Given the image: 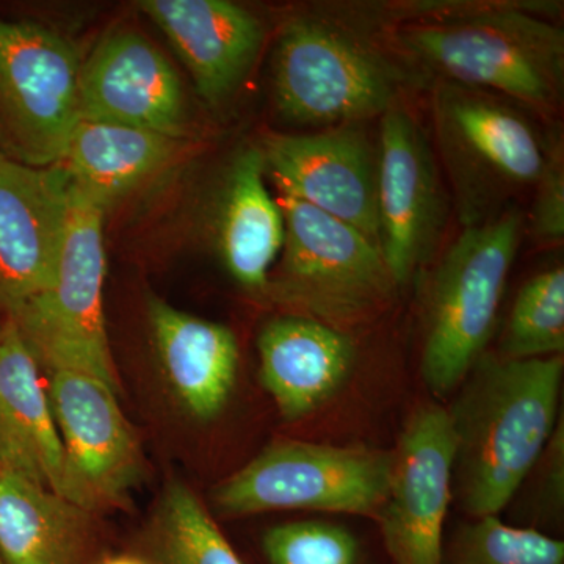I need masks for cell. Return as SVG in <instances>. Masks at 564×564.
Instances as JSON below:
<instances>
[{
	"instance_id": "18",
	"label": "cell",
	"mask_w": 564,
	"mask_h": 564,
	"mask_svg": "<svg viewBox=\"0 0 564 564\" xmlns=\"http://www.w3.org/2000/svg\"><path fill=\"white\" fill-rule=\"evenodd\" d=\"M258 348L262 386L289 422L321 410L348 380L356 358L347 333L289 314L263 326Z\"/></svg>"
},
{
	"instance_id": "13",
	"label": "cell",
	"mask_w": 564,
	"mask_h": 564,
	"mask_svg": "<svg viewBox=\"0 0 564 564\" xmlns=\"http://www.w3.org/2000/svg\"><path fill=\"white\" fill-rule=\"evenodd\" d=\"M47 395L88 510L126 502L143 477V456L117 391L91 375L52 372Z\"/></svg>"
},
{
	"instance_id": "17",
	"label": "cell",
	"mask_w": 564,
	"mask_h": 564,
	"mask_svg": "<svg viewBox=\"0 0 564 564\" xmlns=\"http://www.w3.org/2000/svg\"><path fill=\"white\" fill-rule=\"evenodd\" d=\"M140 9L165 33L212 106L237 90L261 51V22L236 3L143 0Z\"/></svg>"
},
{
	"instance_id": "7",
	"label": "cell",
	"mask_w": 564,
	"mask_h": 564,
	"mask_svg": "<svg viewBox=\"0 0 564 564\" xmlns=\"http://www.w3.org/2000/svg\"><path fill=\"white\" fill-rule=\"evenodd\" d=\"M392 452L281 440L212 492L226 518L326 511L377 521L388 499Z\"/></svg>"
},
{
	"instance_id": "2",
	"label": "cell",
	"mask_w": 564,
	"mask_h": 564,
	"mask_svg": "<svg viewBox=\"0 0 564 564\" xmlns=\"http://www.w3.org/2000/svg\"><path fill=\"white\" fill-rule=\"evenodd\" d=\"M525 228L516 206L463 228L423 282L421 373L436 399L454 393L486 351Z\"/></svg>"
},
{
	"instance_id": "5",
	"label": "cell",
	"mask_w": 564,
	"mask_h": 564,
	"mask_svg": "<svg viewBox=\"0 0 564 564\" xmlns=\"http://www.w3.org/2000/svg\"><path fill=\"white\" fill-rule=\"evenodd\" d=\"M432 115L463 228L494 220L536 185L547 151L521 111L484 90L443 82L433 93Z\"/></svg>"
},
{
	"instance_id": "12",
	"label": "cell",
	"mask_w": 564,
	"mask_h": 564,
	"mask_svg": "<svg viewBox=\"0 0 564 564\" xmlns=\"http://www.w3.org/2000/svg\"><path fill=\"white\" fill-rule=\"evenodd\" d=\"M265 172L289 195L347 223L381 250L378 152L352 126L300 135H269L261 147Z\"/></svg>"
},
{
	"instance_id": "4",
	"label": "cell",
	"mask_w": 564,
	"mask_h": 564,
	"mask_svg": "<svg viewBox=\"0 0 564 564\" xmlns=\"http://www.w3.org/2000/svg\"><path fill=\"white\" fill-rule=\"evenodd\" d=\"M276 203L285 237L265 295L289 315L343 333L383 314L399 288L380 248L358 229L300 199L280 195Z\"/></svg>"
},
{
	"instance_id": "6",
	"label": "cell",
	"mask_w": 564,
	"mask_h": 564,
	"mask_svg": "<svg viewBox=\"0 0 564 564\" xmlns=\"http://www.w3.org/2000/svg\"><path fill=\"white\" fill-rule=\"evenodd\" d=\"M104 210L70 185L61 261L46 291L7 315L40 366L99 378L118 392L104 317Z\"/></svg>"
},
{
	"instance_id": "22",
	"label": "cell",
	"mask_w": 564,
	"mask_h": 564,
	"mask_svg": "<svg viewBox=\"0 0 564 564\" xmlns=\"http://www.w3.org/2000/svg\"><path fill=\"white\" fill-rule=\"evenodd\" d=\"M261 147L237 155L223 204L220 245L226 267L247 291L265 295L270 270L284 245V217L265 185Z\"/></svg>"
},
{
	"instance_id": "1",
	"label": "cell",
	"mask_w": 564,
	"mask_h": 564,
	"mask_svg": "<svg viewBox=\"0 0 564 564\" xmlns=\"http://www.w3.org/2000/svg\"><path fill=\"white\" fill-rule=\"evenodd\" d=\"M563 356L485 351L447 408L455 440L454 497L470 519L511 502L558 423Z\"/></svg>"
},
{
	"instance_id": "19",
	"label": "cell",
	"mask_w": 564,
	"mask_h": 564,
	"mask_svg": "<svg viewBox=\"0 0 564 564\" xmlns=\"http://www.w3.org/2000/svg\"><path fill=\"white\" fill-rule=\"evenodd\" d=\"M148 315L159 361L181 406L198 421L225 410L239 369V344L228 326L204 321L158 296Z\"/></svg>"
},
{
	"instance_id": "25",
	"label": "cell",
	"mask_w": 564,
	"mask_h": 564,
	"mask_svg": "<svg viewBox=\"0 0 564 564\" xmlns=\"http://www.w3.org/2000/svg\"><path fill=\"white\" fill-rule=\"evenodd\" d=\"M441 564H564V543L486 516L456 527L444 541Z\"/></svg>"
},
{
	"instance_id": "16",
	"label": "cell",
	"mask_w": 564,
	"mask_h": 564,
	"mask_svg": "<svg viewBox=\"0 0 564 564\" xmlns=\"http://www.w3.org/2000/svg\"><path fill=\"white\" fill-rule=\"evenodd\" d=\"M0 473L18 475L88 510L70 474L40 364L9 318L0 336Z\"/></svg>"
},
{
	"instance_id": "29",
	"label": "cell",
	"mask_w": 564,
	"mask_h": 564,
	"mask_svg": "<svg viewBox=\"0 0 564 564\" xmlns=\"http://www.w3.org/2000/svg\"><path fill=\"white\" fill-rule=\"evenodd\" d=\"M98 564H151L148 560L140 558V556L133 555H115V556H104L101 562Z\"/></svg>"
},
{
	"instance_id": "27",
	"label": "cell",
	"mask_w": 564,
	"mask_h": 564,
	"mask_svg": "<svg viewBox=\"0 0 564 564\" xmlns=\"http://www.w3.org/2000/svg\"><path fill=\"white\" fill-rule=\"evenodd\" d=\"M511 525L555 536L564 521V421L560 415L554 433L532 469L525 475L513 499Z\"/></svg>"
},
{
	"instance_id": "20",
	"label": "cell",
	"mask_w": 564,
	"mask_h": 564,
	"mask_svg": "<svg viewBox=\"0 0 564 564\" xmlns=\"http://www.w3.org/2000/svg\"><path fill=\"white\" fill-rule=\"evenodd\" d=\"M104 556L93 511L0 473V563L98 564Z\"/></svg>"
},
{
	"instance_id": "10",
	"label": "cell",
	"mask_w": 564,
	"mask_h": 564,
	"mask_svg": "<svg viewBox=\"0 0 564 564\" xmlns=\"http://www.w3.org/2000/svg\"><path fill=\"white\" fill-rule=\"evenodd\" d=\"M448 195L425 131L410 111L391 107L378 148L381 252L397 288L425 269L443 239Z\"/></svg>"
},
{
	"instance_id": "23",
	"label": "cell",
	"mask_w": 564,
	"mask_h": 564,
	"mask_svg": "<svg viewBox=\"0 0 564 564\" xmlns=\"http://www.w3.org/2000/svg\"><path fill=\"white\" fill-rule=\"evenodd\" d=\"M151 564H245L195 492L181 480L163 491L151 533Z\"/></svg>"
},
{
	"instance_id": "28",
	"label": "cell",
	"mask_w": 564,
	"mask_h": 564,
	"mask_svg": "<svg viewBox=\"0 0 564 564\" xmlns=\"http://www.w3.org/2000/svg\"><path fill=\"white\" fill-rule=\"evenodd\" d=\"M530 232L543 243L562 242L564 237V166L562 147L547 151V161L534 185Z\"/></svg>"
},
{
	"instance_id": "24",
	"label": "cell",
	"mask_w": 564,
	"mask_h": 564,
	"mask_svg": "<svg viewBox=\"0 0 564 564\" xmlns=\"http://www.w3.org/2000/svg\"><path fill=\"white\" fill-rule=\"evenodd\" d=\"M564 270L563 267L534 274L516 296L497 355L505 359L563 356Z\"/></svg>"
},
{
	"instance_id": "3",
	"label": "cell",
	"mask_w": 564,
	"mask_h": 564,
	"mask_svg": "<svg viewBox=\"0 0 564 564\" xmlns=\"http://www.w3.org/2000/svg\"><path fill=\"white\" fill-rule=\"evenodd\" d=\"M400 43L444 82L533 107L562 95L564 36L519 7H470L404 25Z\"/></svg>"
},
{
	"instance_id": "15",
	"label": "cell",
	"mask_w": 564,
	"mask_h": 564,
	"mask_svg": "<svg viewBox=\"0 0 564 564\" xmlns=\"http://www.w3.org/2000/svg\"><path fill=\"white\" fill-rule=\"evenodd\" d=\"M69 193L61 165L35 169L0 154V307L7 315L54 282Z\"/></svg>"
},
{
	"instance_id": "11",
	"label": "cell",
	"mask_w": 564,
	"mask_h": 564,
	"mask_svg": "<svg viewBox=\"0 0 564 564\" xmlns=\"http://www.w3.org/2000/svg\"><path fill=\"white\" fill-rule=\"evenodd\" d=\"M455 440L447 408H414L392 452L391 484L378 516L391 564H441L444 525L454 499Z\"/></svg>"
},
{
	"instance_id": "9",
	"label": "cell",
	"mask_w": 564,
	"mask_h": 564,
	"mask_svg": "<svg viewBox=\"0 0 564 564\" xmlns=\"http://www.w3.org/2000/svg\"><path fill=\"white\" fill-rule=\"evenodd\" d=\"M397 80L383 58L326 22L285 25L273 58V98L285 120L339 128L384 115Z\"/></svg>"
},
{
	"instance_id": "30",
	"label": "cell",
	"mask_w": 564,
	"mask_h": 564,
	"mask_svg": "<svg viewBox=\"0 0 564 564\" xmlns=\"http://www.w3.org/2000/svg\"><path fill=\"white\" fill-rule=\"evenodd\" d=\"M2 326H3V323H0V336H2Z\"/></svg>"
},
{
	"instance_id": "14",
	"label": "cell",
	"mask_w": 564,
	"mask_h": 564,
	"mask_svg": "<svg viewBox=\"0 0 564 564\" xmlns=\"http://www.w3.org/2000/svg\"><path fill=\"white\" fill-rule=\"evenodd\" d=\"M80 121L109 122L185 140L187 106L180 74L140 33H110L82 65Z\"/></svg>"
},
{
	"instance_id": "31",
	"label": "cell",
	"mask_w": 564,
	"mask_h": 564,
	"mask_svg": "<svg viewBox=\"0 0 564 564\" xmlns=\"http://www.w3.org/2000/svg\"><path fill=\"white\" fill-rule=\"evenodd\" d=\"M0 564H2V563H0Z\"/></svg>"
},
{
	"instance_id": "26",
	"label": "cell",
	"mask_w": 564,
	"mask_h": 564,
	"mask_svg": "<svg viewBox=\"0 0 564 564\" xmlns=\"http://www.w3.org/2000/svg\"><path fill=\"white\" fill-rule=\"evenodd\" d=\"M265 564H369L366 545L348 527L328 521H293L263 532Z\"/></svg>"
},
{
	"instance_id": "21",
	"label": "cell",
	"mask_w": 564,
	"mask_h": 564,
	"mask_svg": "<svg viewBox=\"0 0 564 564\" xmlns=\"http://www.w3.org/2000/svg\"><path fill=\"white\" fill-rule=\"evenodd\" d=\"M182 144L184 140L161 133L79 121L58 165L77 192L106 212L172 165Z\"/></svg>"
},
{
	"instance_id": "8",
	"label": "cell",
	"mask_w": 564,
	"mask_h": 564,
	"mask_svg": "<svg viewBox=\"0 0 564 564\" xmlns=\"http://www.w3.org/2000/svg\"><path fill=\"white\" fill-rule=\"evenodd\" d=\"M79 52L61 33L0 18V154L58 165L79 117Z\"/></svg>"
}]
</instances>
